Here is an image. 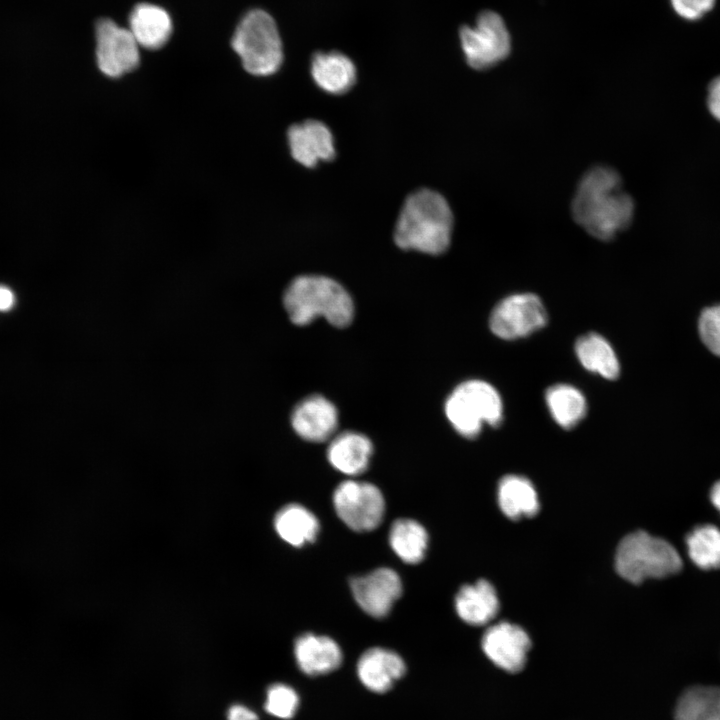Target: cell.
<instances>
[{
	"instance_id": "obj_1",
	"label": "cell",
	"mask_w": 720,
	"mask_h": 720,
	"mask_svg": "<svg viewBox=\"0 0 720 720\" xmlns=\"http://www.w3.org/2000/svg\"><path fill=\"white\" fill-rule=\"evenodd\" d=\"M633 214L634 202L614 169L598 166L582 177L572 201V215L590 235L611 240L631 224Z\"/></svg>"
},
{
	"instance_id": "obj_2",
	"label": "cell",
	"mask_w": 720,
	"mask_h": 720,
	"mask_svg": "<svg viewBox=\"0 0 720 720\" xmlns=\"http://www.w3.org/2000/svg\"><path fill=\"white\" fill-rule=\"evenodd\" d=\"M453 214L446 199L431 189H419L405 200L394 240L404 250L438 255L449 247Z\"/></svg>"
},
{
	"instance_id": "obj_3",
	"label": "cell",
	"mask_w": 720,
	"mask_h": 720,
	"mask_svg": "<svg viewBox=\"0 0 720 720\" xmlns=\"http://www.w3.org/2000/svg\"><path fill=\"white\" fill-rule=\"evenodd\" d=\"M290 320L298 326L311 323L318 316L336 327H345L354 316V304L345 288L335 280L320 275L295 278L283 296Z\"/></svg>"
},
{
	"instance_id": "obj_4",
	"label": "cell",
	"mask_w": 720,
	"mask_h": 720,
	"mask_svg": "<svg viewBox=\"0 0 720 720\" xmlns=\"http://www.w3.org/2000/svg\"><path fill=\"white\" fill-rule=\"evenodd\" d=\"M682 566V559L671 543L645 531L626 535L616 550L617 573L634 584L677 574Z\"/></svg>"
},
{
	"instance_id": "obj_5",
	"label": "cell",
	"mask_w": 720,
	"mask_h": 720,
	"mask_svg": "<svg viewBox=\"0 0 720 720\" xmlns=\"http://www.w3.org/2000/svg\"><path fill=\"white\" fill-rule=\"evenodd\" d=\"M231 43L244 69L252 75H271L282 64L280 34L276 22L264 10L246 13L236 27Z\"/></svg>"
},
{
	"instance_id": "obj_6",
	"label": "cell",
	"mask_w": 720,
	"mask_h": 720,
	"mask_svg": "<svg viewBox=\"0 0 720 720\" xmlns=\"http://www.w3.org/2000/svg\"><path fill=\"white\" fill-rule=\"evenodd\" d=\"M445 414L454 429L465 438L479 435L483 424L497 427L503 420V404L497 390L482 380L459 384L448 396Z\"/></svg>"
},
{
	"instance_id": "obj_7",
	"label": "cell",
	"mask_w": 720,
	"mask_h": 720,
	"mask_svg": "<svg viewBox=\"0 0 720 720\" xmlns=\"http://www.w3.org/2000/svg\"><path fill=\"white\" fill-rule=\"evenodd\" d=\"M459 38L466 62L476 70L495 66L511 51V37L506 24L493 11L480 13L472 27L462 26Z\"/></svg>"
},
{
	"instance_id": "obj_8",
	"label": "cell",
	"mask_w": 720,
	"mask_h": 720,
	"mask_svg": "<svg viewBox=\"0 0 720 720\" xmlns=\"http://www.w3.org/2000/svg\"><path fill=\"white\" fill-rule=\"evenodd\" d=\"M332 500L341 521L357 532L376 529L385 513L382 492L369 482L343 481L335 488Z\"/></svg>"
},
{
	"instance_id": "obj_9",
	"label": "cell",
	"mask_w": 720,
	"mask_h": 720,
	"mask_svg": "<svg viewBox=\"0 0 720 720\" xmlns=\"http://www.w3.org/2000/svg\"><path fill=\"white\" fill-rule=\"evenodd\" d=\"M547 313L537 295L519 293L501 300L490 315V328L499 338L526 337L545 326Z\"/></svg>"
},
{
	"instance_id": "obj_10",
	"label": "cell",
	"mask_w": 720,
	"mask_h": 720,
	"mask_svg": "<svg viewBox=\"0 0 720 720\" xmlns=\"http://www.w3.org/2000/svg\"><path fill=\"white\" fill-rule=\"evenodd\" d=\"M96 61L100 71L118 78L133 71L140 62L139 45L127 28L110 19L96 24Z\"/></svg>"
},
{
	"instance_id": "obj_11",
	"label": "cell",
	"mask_w": 720,
	"mask_h": 720,
	"mask_svg": "<svg viewBox=\"0 0 720 720\" xmlns=\"http://www.w3.org/2000/svg\"><path fill=\"white\" fill-rule=\"evenodd\" d=\"M350 588L356 603L366 614L383 618L401 596L402 582L396 571L380 567L352 578Z\"/></svg>"
},
{
	"instance_id": "obj_12",
	"label": "cell",
	"mask_w": 720,
	"mask_h": 720,
	"mask_svg": "<svg viewBox=\"0 0 720 720\" xmlns=\"http://www.w3.org/2000/svg\"><path fill=\"white\" fill-rule=\"evenodd\" d=\"M481 645L486 656L496 666L515 673L524 667L531 642L527 633L518 625L500 622L486 630Z\"/></svg>"
},
{
	"instance_id": "obj_13",
	"label": "cell",
	"mask_w": 720,
	"mask_h": 720,
	"mask_svg": "<svg viewBox=\"0 0 720 720\" xmlns=\"http://www.w3.org/2000/svg\"><path fill=\"white\" fill-rule=\"evenodd\" d=\"M292 157L305 167H314L320 161L335 156L333 135L323 122L309 119L294 124L287 133Z\"/></svg>"
},
{
	"instance_id": "obj_14",
	"label": "cell",
	"mask_w": 720,
	"mask_h": 720,
	"mask_svg": "<svg viewBox=\"0 0 720 720\" xmlns=\"http://www.w3.org/2000/svg\"><path fill=\"white\" fill-rule=\"evenodd\" d=\"M291 425L302 439L323 442L334 435L338 426V412L325 397L311 395L295 406Z\"/></svg>"
},
{
	"instance_id": "obj_15",
	"label": "cell",
	"mask_w": 720,
	"mask_h": 720,
	"mask_svg": "<svg viewBox=\"0 0 720 720\" xmlns=\"http://www.w3.org/2000/svg\"><path fill=\"white\" fill-rule=\"evenodd\" d=\"M405 670V663L397 653L380 647L366 650L357 663L359 679L365 687L377 693L389 690Z\"/></svg>"
},
{
	"instance_id": "obj_16",
	"label": "cell",
	"mask_w": 720,
	"mask_h": 720,
	"mask_svg": "<svg viewBox=\"0 0 720 720\" xmlns=\"http://www.w3.org/2000/svg\"><path fill=\"white\" fill-rule=\"evenodd\" d=\"M297 664L310 676L326 674L337 669L342 662L339 645L330 637L306 633L294 645Z\"/></svg>"
},
{
	"instance_id": "obj_17",
	"label": "cell",
	"mask_w": 720,
	"mask_h": 720,
	"mask_svg": "<svg viewBox=\"0 0 720 720\" xmlns=\"http://www.w3.org/2000/svg\"><path fill=\"white\" fill-rule=\"evenodd\" d=\"M372 453L373 445L367 436L346 431L332 438L327 449V458L339 472L356 476L368 468Z\"/></svg>"
},
{
	"instance_id": "obj_18",
	"label": "cell",
	"mask_w": 720,
	"mask_h": 720,
	"mask_svg": "<svg viewBox=\"0 0 720 720\" xmlns=\"http://www.w3.org/2000/svg\"><path fill=\"white\" fill-rule=\"evenodd\" d=\"M311 75L319 88L330 94H343L356 81L352 60L338 51L318 52L311 61Z\"/></svg>"
},
{
	"instance_id": "obj_19",
	"label": "cell",
	"mask_w": 720,
	"mask_h": 720,
	"mask_svg": "<svg viewBox=\"0 0 720 720\" xmlns=\"http://www.w3.org/2000/svg\"><path fill=\"white\" fill-rule=\"evenodd\" d=\"M129 30L138 45L146 49H159L166 44L172 33V20L160 6L141 3L129 16Z\"/></svg>"
},
{
	"instance_id": "obj_20",
	"label": "cell",
	"mask_w": 720,
	"mask_h": 720,
	"mask_svg": "<svg viewBox=\"0 0 720 720\" xmlns=\"http://www.w3.org/2000/svg\"><path fill=\"white\" fill-rule=\"evenodd\" d=\"M458 616L468 624L483 625L490 622L499 610L496 590L486 580L461 587L455 597Z\"/></svg>"
},
{
	"instance_id": "obj_21",
	"label": "cell",
	"mask_w": 720,
	"mask_h": 720,
	"mask_svg": "<svg viewBox=\"0 0 720 720\" xmlns=\"http://www.w3.org/2000/svg\"><path fill=\"white\" fill-rule=\"evenodd\" d=\"M274 527L279 537L294 547L314 542L320 529L317 517L298 503L282 507L274 518Z\"/></svg>"
},
{
	"instance_id": "obj_22",
	"label": "cell",
	"mask_w": 720,
	"mask_h": 720,
	"mask_svg": "<svg viewBox=\"0 0 720 720\" xmlns=\"http://www.w3.org/2000/svg\"><path fill=\"white\" fill-rule=\"evenodd\" d=\"M498 503L502 512L514 520L534 516L539 510L534 486L528 479L517 475H508L500 480Z\"/></svg>"
},
{
	"instance_id": "obj_23",
	"label": "cell",
	"mask_w": 720,
	"mask_h": 720,
	"mask_svg": "<svg viewBox=\"0 0 720 720\" xmlns=\"http://www.w3.org/2000/svg\"><path fill=\"white\" fill-rule=\"evenodd\" d=\"M576 355L587 370L606 379H616L620 366L617 356L609 342L597 333L581 336L575 345Z\"/></svg>"
},
{
	"instance_id": "obj_24",
	"label": "cell",
	"mask_w": 720,
	"mask_h": 720,
	"mask_svg": "<svg viewBox=\"0 0 720 720\" xmlns=\"http://www.w3.org/2000/svg\"><path fill=\"white\" fill-rule=\"evenodd\" d=\"M388 536L392 550L405 563L417 564L425 557L428 534L416 520L397 519L391 525Z\"/></svg>"
},
{
	"instance_id": "obj_25",
	"label": "cell",
	"mask_w": 720,
	"mask_h": 720,
	"mask_svg": "<svg viewBox=\"0 0 720 720\" xmlns=\"http://www.w3.org/2000/svg\"><path fill=\"white\" fill-rule=\"evenodd\" d=\"M545 400L553 419L565 429L576 426L586 414L585 397L571 385L556 384L549 387Z\"/></svg>"
},
{
	"instance_id": "obj_26",
	"label": "cell",
	"mask_w": 720,
	"mask_h": 720,
	"mask_svg": "<svg viewBox=\"0 0 720 720\" xmlns=\"http://www.w3.org/2000/svg\"><path fill=\"white\" fill-rule=\"evenodd\" d=\"M675 720H720V687L687 689L677 703Z\"/></svg>"
},
{
	"instance_id": "obj_27",
	"label": "cell",
	"mask_w": 720,
	"mask_h": 720,
	"mask_svg": "<svg viewBox=\"0 0 720 720\" xmlns=\"http://www.w3.org/2000/svg\"><path fill=\"white\" fill-rule=\"evenodd\" d=\"M688 556L702 570L720 568V529L712 524L693 528L685 537Z\"/></svg>"
},
{
	"instance_id": "obj_28",
	"label": "cell",
	"mask_w": 720,
	"mask_h": 720,
	"mask_svg": "<svg viewBox=\"0 0 720 720\" xmlns=\"http://www.w3.org/2000/svg\"><path fill=\"white\" fill-rule=\"evenodd\" d=\"M298 703V696L291 687L275 684L267 691L265 709L275 717L289 719L295 714Z\"/></svg>"
},
{
	"instance_id": "obj_29",
	"label": "cell",
	"mask_w": 720,
	"mask_h": 720,
	"mask_svg": "<svg viewBox=\"0 0 720 720\" xmlns=\"http://www.w3.org/2000/svg\"><path fill=\"white\" fill-rule=\"evenodd\" d=\"M699 335L713 354L720 356V305L704 309L698 322Z\"/></svg>"
},
{
	"instance_id": "obj_30",
	"label": "cell",
	"mask_w": 720,
	"mask_h": 720,
	"mask_svg": "<svg viewBox=\"0 0 720 720\" xmlns=\"http://www.w3.org/2000/svg\"><path fill=\"white\" fill-rule=\"evenodd\" d=\"M715 0H671L675 12L687 20H696L710 11Z\"/></svg>"
},
{
	"instance_id": "obj_31",
	"label": "cell",
	"mask_w": 720,
	"mask_h": 720,
	"mask_svg": "<svg viewBox=\"0 0 720 720\" xmlns=\"http://www.w3.org/2000/svg\"><path fill=\"white\" fill-rule=\"evenodd\" d=\"M707 106L711 115L720 121V76L713 79L708 87Z\"/></svg>"
},
{
	"instance_id": "obj_32",
	"label": "cell",
	"mask_w": 720,
	"mask_h": 720,
	"mask_svg": "<svg viewBox=\"0 0 720 720\" xmlns=\"http://www.w3.org/2000/svg\"><path fill=\"white\" fill-rule=\"evenodd\" d=\"M228 720H258L257 715L248 707L236 704L232 705L227 712Z\"/></svg>"
},
{
	"instance_id": "obj_33",
	"label": "cell",
	"mask_w": 720,
	"mask_h": 720,
	"mask_svg": "<svg viewBox=\"0 0 720 720\" xmlns=\"http://www.w3.org/2000/svg\"><path fill=\"white\" fill-rule=\"evenodd\" d=\"M15 304V296L8 287L0 285V311H9Z\"/></svg>"
},
{
	"instance_id": "obj_34",
	"label": "cell",
	"mask_w": 720,
	"mask_h": 720,
	"mask_svg": "<svg viewBox=\"0 0 720 720\" xmlns=\"http://www.w3.org/2000/svg\"><path fill=\"white\" fill-rule=\"evenodd\" d=\"M710 500L714 507L720 512V480L712 486L710 490Z\"/></svg>"
}]
</instances>
